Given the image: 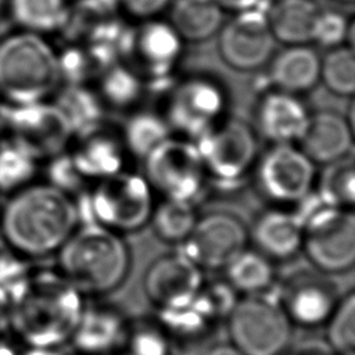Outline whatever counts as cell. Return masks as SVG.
Returning a JSON list of instances; mask_svg holds the SVG:
<instances>
[{"mask_svg":"<svg viewBox=\"0 0 355 355\" xmlns=\"http://www.w3.org/2000/svg\"><path fill=\"white\" fill-rule=\"evenodd\" d=\"M11 324V295L0 290V334L7 333Z\"/></svg>","mask_w":355,"mask_h":355,"instance_id":"cell-41","label":"cell"},{"mask_svg":"<svg viewBox=\"0 0 355 355\" xmlns=\"http://www.w3.org/2000/svg\"><path fill=\"white\" fill-rule=\"evenodd\" d=\"M279 301L293 324L313 329L324 326L337 304V290L327 275L298 272L279 286Z\"/></svg>","mask_w":355,"mask_h":355,"instance_id":"cell-17","label":"cell"},{"mask_svg":"<svg viewBox=\"0 0 355 355\" xmlns=\"http://www.w3.org/2000/svg\"><path fill=\"white\" fill-rule=\"evenodd\" d=\"M0 14H6V0H0Z\"/></svg>","mask_w":355,"mask_h":355,"instance_id":"cell-45","label":"cell"},{"mask_svg":"<svg viewBox=\"0 0 355 355\" xmlns=\"http://www.w3.org/2000/svg\"><path fill=\"white\" fill-rule=\"evenodd\" d=\"M40 168L44 171V182L72 197H78L89 186L76 171L68 150L44 161Z\"/></svg>","mask_w":355,"mask_h":355,"instance_id":"cell-38","label":"cell"},{"mask_svg":"<svg viewBox=\"0 0 355 355\" xmlns=\"http://www.w3.org/2000/svg\"><path fill=\"white\" fill-rule=\"evenodd\" d=\"M196 147L202 161L207 180L233 187L251 175L258 150L254 128L237 118H225L198 136Z\"/></svg>","mask_w":355,"mask_h":355,"instance_id":"cell-10","label":"cell"},{"mask_svg":"<svg viewBox=\"0 0 355 355\" xmlns=\"http://www.w3.org/2000/svg\"><path fill=\"white\" fill-rule=\"evenodd\" d=\"M315 196V194H313ZM313 207L304 201L295 209L302 220L301 251L324 275L345 273L355 263V215L352 209L323 205L315 196Z\"/></svg>","mask_w":355,"mask_h":355,"instance_id":"cell-6","label":"cell"},{"mask_svg":"<svg viewBox=\"0 0 355 355\" xmlns=\"http://www.w3.org/2000/svg\"><path fill=\"white\" fill-rule=\"evenodd\" d=\"M309 115L301 96L270 87L255 104L252 128L270 144H297Z\"/></svg>","mask_w":355,"mask_h":355,"instance_id":"cell-18","label":"cell"},{"mask_svg":"<svg viewBox=\"0 0 355 355\" xmlns=\"http://www.w3.org/2000/svg\"><path fill=\"white\" fill-rule=\"evenodd\" d=\"M290 355H330L324 351H320L319 348L316 347H306V348H301V349H297L294 352H291Z\"/></svg>","mask_w":355,"mask_h":355,"instance_id":"cell-44","label":"cell"},{"mask_svg":"<svg viewBox=\"0 0 355 355\" xmlns=\"http://www.w3.org/2000/svg\"><path fill=\"white\" fill-rule=\"evenodd\" d=\"M40 162L17 146L0 140V196H10L37 180Z\"/></svg>","mask_w":355,"mask_h":355,"instance_id":"cell-34","label":"cell"},{"mask_svg":"<svg viewBox=\"0 0 355 355\" xmlns=\"http://www.w3.org/2000/svg\"><path fill=\"white\" fill-rule=\"evenodd\" d=\"M55 258V269L89 297H101L121 287L132 266V252L123 236L90 222L73 230Z\"/></svg>","mask_w":355,"mask_h":355,"instance_id":"cell-3","label":"cell"},{"mask_svg":"<svg viewBox=\"0 0 355 355\" xmlns=\"http://www.w3.org/2000/svg\"><path fill=\"white\" fill-rule=\"evenodd\" d=\"M320 7L315 0H275L266 8L272 35L284 46L311 44Z\"/></svg>","mask_w":355,"mask_h":355,"instance_id":"cell-24","label":"cell"},{"mask_svg":"<svg viewBox=\"0 0 355 355\" xmlns=\"http://www.w3.org/2000/svg\"><path fill=\"white\" fill-rule=\"evenodd\" d=\"M118 133L128 155L143 161L172 130L161 111L137 107L128 112Z\"/></svg>","mask_w":355,"mask_h":355,"instance_id":"cell-29","label":"cell"},{"mask_svg":"<svg viewBox=\"0 0 355 355\" xmlns=\"http://www.w3.org/2000/svg\"><path fill=\"white\" fill-rule=\"evenodd\" d=\"M172 0H116L125 15L141 22L159 18L169 7Z\"/></svg>","mask_w":355,"mask_h":355,"instance_id":"cell-40","label":"cell"},{"mask_svg":"<svg viewBox=\"0 0 355 355\" xmlns=\"http://www.w3.org/2000/svg\"><path fill=\"white\" fill-rule=\"evenodd\" d=\"M326 326V341L334 355H354L355 348V293L337 300Z\"/></svg>","mask_w":355,"mask_h":355,"instance_id":"cell-35","label":"cell"},{"mask_svg":"<svg viewBox=\"0 0 355 355\" xmlns=\"http://www.w3.org/2000/svg\"><path fill=\"white\" fill-rule=\"evenodd\" d=\"M116 355H171L169 341L157 320H130Z\"/></svg>","mask_w":355,"mask_h":355,"instance_id":"cell-36","label":"cell"},{"mask_svg":"<svg viewBox=\"0 0 355 355\" xmlns=\"http://www.w3.org/2000/svg\"><path fill=\"white\" fill-rule=\"evenodd\" d=\"M319 82L334 96L352 97L355 92L354 47L341 44L320 55Z\"/></svg>","mask_w":355,"mask_h":355,"instance_id":"cell-33","label":"cell"},{"mask_svg":"<svg viewBox=\"0 0 355 355\" xmlns=\"http://www.w3.org/2000/svg\"><path fill=\"white\" fill-rule=\"evenodd\" d=\"M141 175L161 198L194 202L208 183L194 140L171 135L143 161Z\"/></svg>","mask_w":355,"mask_h":355,"instance_id":"cell-11","label":"cell"},{"mask_svg":"<svg viewBox=\"0 0 355 355\" xmlns=\"http://www.w3.org/2000/svg\"><path fill=\"white\" fill-rule=\"evenodd\" d=\"M297 146L316 166H323L354 154V125L337 111L311 112Z\"/></svg>","mask_w":355,"mask_h":355,"instance_id":"cell-22","label":"cell"},{"mask_svg":"<svg viewBox=\"0 0 355 355\" xmlns=\"http://www.w3.org/2000/svg\"><path fill=\"white\" fill-rule=\"evenodd\" d=\"M336 1L344 3V4H352V3H354V0H336Z\"/></svg>","mask_w":355,"mask_h":355,"instance_id":"cell-46","label":"cell"},{"mask_svg":"<svg viewBox=\"0 0 355 355\" xmlns=\"http://www.w3.org/2000/svg\"><path fill=\"white\" fill-rule=\"evenodd\" d=\"M216 49L220 60L239 72H255L269 62L276 51L275 40L261 6L237 11L223 21L216 33Z\"/></svg>","mask_w":355,"mask_h":355,"instance_id":"cell-13","label":"cell"},{"mask_svg":"<svg viewBox=\"0 0 355 355\" xmlns=\"http://www.w3.org/2000/svg\"><path fill=\"white\" fill-rule=\"evenodd\" d=\"M202 272L182 251L168 252L148 265L143 288L157 311L182 306L193 301L200 291L204 283Z\"/></svg>","mask_w":355,"mask_h":355,"instance_id":"cell-16","label":"cell"},{"mask_svg":"<svg viewBox=\"0 0 355 355\" xmlns=\"http://www.w3.org/2000/svg\"><path fill=\"white\" fill-rule=\"evenodd\" d=\"M71 125L73 137L104 125L105 105L90 85H62L51 98Z\"/></svg>","mask_w":355,"mask_h":355,"instance_id":"cell-30","label":"cell"},{"mask_svg":"<svg viewBox=\"0 0 355 355\" xmlns=\"http://www.w3.org/2000/svg\"><path fill=\"white\" fill-rule=\"evenodd\" d=\"M184 42L168 22L154 18L132 28L123 61L151 83L168 82L178 69Z\"/></svg>","mask_w":355,"mask_h":355,"instance_id":"cell-15","label":"cell"},{"mask_svg":"<svg viewBox=\"0 0 355 355\" xmlns=\"http://www.w3.org/2000/svg\"><path fill=\"white\" fill-rule=\"evenodd\" d=\"M3 141L24 150L40 164L68 150L73 132L53 100L29 105L0 107Z\"/></svg>","mask_w":355,"mask_h":355,"instance_id":"cell-9","label":"cell"},{"mask_svg":"<svg viewBox=\"0 0 355 355\" xmlns=\"http://www.w3.org/2000/svg\"><path fill=\"white\" fill-rule=\"evenodd\" d=\"M80 295L57 269H32L11 295L10 329L28 348L57 347L72 333Z\"/></svg>","mask_w":355,"mask_h":355,"instance_id":"cell-2","label":"cell"},{"mask_svg":"<svg viewBox=\"0 0 355 355\" xmlns=\"http://www.w3.org/2000/svg\"><path fill=\"white\" fill-rule=\"evenodd\" d=\"M80 225L75 197L44 180L4 197L0 209V240L35 261L55 255Z\"/></svg>","mask_w":355,"mask_h":355,"instance_id":"cell-1","label":"cell"},{"mask_svg":"<svg viewBox=\"0 0 355 355\" xmlns=\"http://www.w3.org/2000/svg\"><path fill=\"white\" fill-rule=\"evenodd\" d=\"M129 322L123 312L111 304L82 306L69 340L82 355L116 354Z\"/></svg>","mask_w":355,"mask_h":355,"instance_id":"cell-19","label":"cell"},{"mask_svg":"<svg viewBox=\"0 0 355 355\" xmlns=\"http://www.w3.org/2000/svg\"><path fill=\"white\" fill-rule=\"evenodd\" d=\"M248 243L273 262L291 259L301 251L302 220L295 209L272 205L255 216Z\"/></svg>","mask_w":355,"mask_h":355,"instance_id":"cell-21","label":"cell"},{"mask_svg":"<svg viewBox=\"0 0 355 355\" xmlns=\"http://www.w3.org/2000/svg\"><path fill=\"white\" fill-rule=\"evenodd\" d=\"M31 270V261L4 243L0 244V290L12 295L25 283Z\"/></svg>","mask_w":355,"mask_h":355,"instance_id":"cell-39","label":"cell"},{"mask_svg":"<svg viewBox=\"0 0 355 355\" xmlns=\"http://www.w3.org/2000/svg\"><path fill=\"white\" fill-rule=\"evenodd\" d=\"M248 244L245 223L233 214L215 211L198 215L180 251L201 270H222Z\"/></svg>","mask_w":355,"mask_h":355,"instance_id":"cell-14","label":"cell"},{"mask_svg":"<svg viewBox=\"0 0 355 355\" xmlns=\"http://www.w3.org/2000/svg\"><path fill=\"white\" fill-rule=\"evenodd\" d=\"M202 355H243L236 347L229 344H214Z\"/></svg>","mask_w":355,"mask_h":355,"instance_id":"cell-43","label":"cell"},{"mask_svg":"<svg viewBox=\"0 0 355 355\" xmlns=\"http://www.w3.org/2000/svg\"><path fill=\"white\" fill-rule=\"evenodd\" d=\"M229 93L225 85L205 73L178 79L165 94L162 115L172 133L196 140L227 116Z\"/></svg>","mask_w":355,"mask_h":355,"instance_id":"cell-8","label":"cell"},{"mask_svg":"<svg viewBox=\"0 0 355 355\" xmlns=\"http://www.w3.org/2000/svg\"><path fill=\"white\" fill-rule=\"evenodd\" d=\"M198 218L194 202L161 198L155 202L148 225L154 234L166 244H182Z\"/></svg>","mask_w":355,"mask_h":355,"instance_id":"cell-32","label":"cell"},{"mask_svg":"<svg viewBox=\"0 0 355 355\" xmlns=\"http://www.w3.org/2000/svg\"><path fill=\"white\" fill-rule=\"evenodd\" d=\"M320 55L311 44H291L275 51L266 64L272 89L302 96L319 83Z\"/></svg>","mask_w":355,"mask_h":355,"instance_id":"cell-23","label":"cell"},{"mask_svg":"<svg viewBox=\"0 0 355 355\" xmlns=\"http://www.w3.org/2000/svg\"><path fill=\"white\" fill-rule=\"evenodd\" d=\"M262 1L263 0H216V3L223 10H230L233 12L259 7L262 4Z\"/></svg>","mask_w":355,"mask_h":355,"instance_id":"cell-42","label":"cell"},{"mask_svg":"<svg viewBox=\"0 0 355 355\" xmlns=\"http://www.w3.org/2000/svg\"><path fill=\"white\" fill-rule=\"evenodd\" d=\"M0 209H1V201H0Z\"/></svg>","mask_w":355,"mask_h":355,"instance_id":"cell-47","label":"cell"},{"mask_svg":"<svg viewBox=\"0 0 355 355\" xmlns=\"http://www.w3.org/2000/svg\"><path fill=\"white\" fill-rule=\"evenodd\" d=\"M6 15L14 29L49 37L65 29L72 8L69 0H6Z\"/></svg>","mask_w":355,"mask_h":355,"instance_id":"cell-26","label":"cell"},{"mask_svg":"<svg viewBox=\"0 0 355 355\" xmlns=\"http://www.w3.org/2000/svg\"><path fill=\"white\" fill-rule=\"evenodd\" d=\"M313 194L323 205L352 209L355 202L354 154L323 165L316 173Z\"/></svg>","mask_w":355,"mask_h":355,"instance_id":"cell-31","label":"cell"},{"mask_svg":"<svg viewBox=\"0 0 355 355\" xmlns=\"http://www.w3.org/2000/svg\"><path fill=\"white\" fill-rule=\"evenodd\" d=\"M316 168L297 144H270L258 154L251 175L272 205L293 208L313 191Z\"/></svg>","mask_w":355,"mask_h":355,"instance_id":"cell-12","label":"cell"},{"mask_svg":"<svg viewBox=\"0 0 355 355\" xmlns=\"http://www.w3.org/2000/svg\"><path fill=\"white\" fill-rule=\"evenodd\" d=\"M60 86L57 49L47 36L19 29L0 36V107L51 100Z\"/></svg>","mask_w":355,"mask_h":355,"instance_id":"cell-4","label":"cell"},{"mask_svg":"<svg viewBox=\"0 0 355 355\" xmlns=\"http://www.w3.org/2000/svg\"><path fill=\"white\" fill-rule=\"evenodd\" d=\"M96 82L94 89L105 108L129 112L137 108L146 96V80L125 61L104 67Z\"/></svg>","mask_w":355,"mask_h":355,"instance_id":"cell-27","label":"cell"},{"mask_svg":"<svg viewBox=\"0 0 355 355\" xmlns=\"http://www.w3.org/2000/svg\"><path fill=\"white\" fill-rule=\"evenodd\" d=\"M75 200L80 223H96L122 236L147 226L157 202L146 178L128 169L90 183Z\"/></svg>","mask_w":355,"mask_h":355,"instance_id":"cell-5","label":"cell"},{"mask_svg":"<svg viewBox=\"0 0 355 355\" xmlns=\"http://www.w3.org/2000/svg\"><path fill=\"white\" fill-rule=\"evenodd\" d=\"M79 175L90 184L123 169L129 157L118 132L100 126L75 136L68 147Z\"/></svg>","mask_w":355,"mask_h":355,"instance_id":"cell-20","label":"cell"},{"mask_svg":"<svg viewBox=\"0 0 355 355\" xmlns=\"http://www.w3.org/2000/svg\"><path fill=\"white\" fill-rule=\"evenodd\" d=\"M166 11L168 22L184 43L215 37L225 21V10L216 0H172Z\"/></svg>","mask_w":355,"mask_h":355,"instance_id":"cell-25","label":"cell"},{"mask_svg":"<svg viewBox=\"0 0 355 355\" xmlns=\"http://www.w3.org/2000/svg\"><path fill=\"white\" fill-rule=\"evenodd\" d=\"M226 320L230 344L243 355H283L293 340L294 324L272 291L239 298Z\"/></svg>","mask_w":355,"mask_h":355,"instance_id":"cell-7","label":"cell"},{"mask_svg":"<svg viewBox=\"0 0 355 355\" xmlns=\"http://www.w3.org/2000/svg\"><path fill=\"white\" fill-rule=\"evenodd\" d=\"M355 24L352 18H347L343 12L336 10L320 8L313 31L311 43L329 50L341 44L354 47Z\"/></svg>","mask_w":355,"mask_h":355,"instance_id":"cell-37","label":"cell"},{"mask_svg":"<svg viewBox=\"0 0 355 355\" xmlns=\"http://www.w3.org/2000/svg\"><path fill=\"white\" fill-rule=\"evenodd\" d=\"M225 280L240 295H259L272 291L276 284L275 262L245 247L223 269Z\"/></svg>","mask_w":355,"mask_h":355,"instance_id":"cell-28","label":"cell"}]
</instances>
